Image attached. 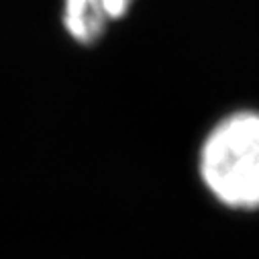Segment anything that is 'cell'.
I'll return each mask as SVG.
<instances>
[{
	"label": "cell",
	"mask_w": 259,
	"mask_h": 259,
	"mask_svg": "<svg viewBox=\"0 0 259 259\" xmlns=\"http://www.w3.org/2000/svg\"><path fill=\"white\" fill-rule=\"evenodd\" d=\"M196 171L208 196L231 212L259 210V110L221 116L200 141Z\"/></svg>",
	"instance_id": "1"
},
{
	"label": "cell",
	"mask_w": 259,
	"mask_h": 259,
	"mask_svg": "<svg viewBox=\"0 0 259 259\" xmlns=\"http://www.w3.org/2000/svg\"><path fill=\"white\" fill-rule=\"evenodd\" d=\"M137 0H59V25L74 45L90 49L122 23Z\"/></svg>",
	"instance_id": "2"
}]
</instances>
